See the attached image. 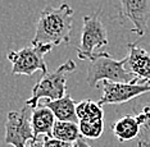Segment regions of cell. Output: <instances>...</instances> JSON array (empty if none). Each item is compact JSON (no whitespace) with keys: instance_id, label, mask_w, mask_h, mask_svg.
I'll list each match as a JSON object with an SVG mask.
<instances>
[{"instance_id":"cell-1","label":"cell","mask_w":150,"mask_h":147,"mask_svg":"<svg viewBox=\"0 0 150 147\" xmlns=\"http://www.w3.org/2000/svg\"><path fill=\"white\" fill-rule=\"evenodd\" d=\"M74 10L69 4L63 3L58 8L46 6L40 13L36 32L31 44H50L59 46L71 40Z\"/></svg>"},{"instance_id":"cell-2","label":"cell","mask_w":150,"mask_h":147,"mask_svg":"<svg viewBox=\"0 0 150 147\" xmlns=\"http://www.w3.org/2000/svg\"><path fill=\"white\" fill-rule=\"evenodd\" d=\"M76 63L68 59L52 73H45L32 88V96L26 101L31 109L39 106L41 100H57L66 95L67 78L76 70Z\"/></svg>"},{"instance_id":"cell-3","label":"cell","mask_w":150,"mask_h":147,"mask_svg":"<svg viewBox=\"0 0 150 147\" xmlns=\"http://www.w3.org/2000/svg\"><path fill=\"white\" fill-rule=\"evenodd\" d=\"M136 77L126 68V58L114 59L107 51H98L87 68V84L96 87L99 82H131Z\"/></svg>"},{"instance_id":"cell-4","label":"cell","mask_w":150,"mask_h":147,"mask_svg":"<svg viewBox=\"0 0 150 147\" xmlns=\"http://www.w3.org/2000/svg\"><path fill=\"white\" fill-rule=\"evenodd\" d=\"M54 49L50 44H31L21 50H12L8 53V59L12 63V74L32 76L40 70L47 73V65L44 56Z\"/></svg>"},{"instance_id":"cell-5","label":"cell","mask_w":150,"mask_h":147,"mask_svg":"<svg viewBox=\"0 0 150 147\" xmlns=\"http://www.w3.org/2000/svg\"><path fill=\"white\" fill-rule=\"evenodd\" d=\"M108 45L107 30L100 19V13L83 17L81 41L77 46V56L81 60H91L101 47Z\"/></svg>"},{"instance_id":"cell-6","label":"cell","mask_w":150,"mask_h":147,"mask_svg":"<svg viewBox=\"0 0 150 147\" xmlns=\"http://www.w3.org/2000/svg\"><path fill=\"white\" fill-rule=\"evenodd\" d=\"M31 108L26 105L19 110L9 111L5 122L4 142L13 147H26L28 141L36 138L31 127Z\"/></svg>"},{"instance_id":"cell-7","label":"cell","mask_w":150,"mask_h":147,"mask_svg":"<svg viewBox=\"0 0 150 147\" xmlns=\"http://www.w3.org/2000/svg\"><path fill=\"white\" fill-rule=\"evenodd\" d=\"M146 92H150V83L141 82L137 78L131 82L103 81V96L99 100V104L101 106L125 104Z\"/></svg>"},{"instance_id":"cell-8","label":"cell","mask_w":150,"mask_h":147,"mask_svg":"<svg viewBox=\"0 0 150 147\" xmlns=\"http://www.w3.org/2000/svg\"><path fill=\"white\" fill-rule=\"evenodd\" d=\"M119 18L122 22H131L132 32L142 37L150 20V0H119Z\"/></svg>"},{"instance_id":"cell-9","label":"cell","mask_w":150,"mask_h":147,"mask_svg":"<svg viewBox=\"0 0 150 147\" xmlns=\"http://www.w3.org/2000/svg\"><path fill=\"white\" fill-rule=\"evenodd\" d=\"M126 68L141 82L150 83V53L137 44H128Z\"/></svg>"},{"instance_id":"cell-10","label":"cell","mask_w":150,"mask_h":147,"mask_svg":"<svg viewBox=\"0 0 150 147\" xmlns=\"http://www.w3.org/2000/svg\"><path fill=\"white\" fill-rule=\"evenodd\" d=\"M55 117L47 106L39 104V106L31 109V127L35 137H52Z\"/></svg>"},{"instance_id":"cell-11","label":"cell","mask_w":150,"mask_h":147,"mask_svg":"<svg viewBox=\"0 0 150 147\" xmlns=\"http://www.w3.org/2000/svg\"><path fill=\"white\" fill-rule=\"evenodd\" d=\"M42 105H45L53 111L57 120H66V122H77L76 114V102L69 95H64L63 97L57 100H44Z\"/></svg>"},{"instance_id":"cell-12","label":"cell","mask_w":150,"mask_h":147,"mask_svg":"<svg viewBox=\"0 0 150 147\" xmlns=\"http://www.w3.org/2000/svg\"><path fill=\"white\" fill-rule=\"evenodd\" d=\"M112 132L119 142H128L139 137L140 123L134 115H125L117 119L112 125Z\"/></svg>"},{"instance_id":"cell-13","label":"cell","mask_w":150,"mask_h":147,"mask_svg":"<svg viewBox=\"0 0 150 147\" xmlns=\"http://www.w3.org/2000/svg\"><path fill=\"white\" fill-rule=\"evenodd\" d=\"M52 137L62 139L67 142H76L82 136L80 132V125L77 122H66V120H55L53 127Z\"/></svg>"},{"instance_id":"cell-14","label":"cell","mask_w":150,"mask_h":147,"mask_svg":"<svg viewBox=\"0 0 150 147\" xmlns=\"http://www.w3.org/2000/svg\"><path fill=\"white\" fill-rule=\"evenodd\" d=\"M76 114L78 120H98L104 118L101 105L93 100H82L78 102L76 105Z\"/></svg>"},{"instance_id":"cell-15","label":"cell","mask_w":150,"mask_h":147,"mask_svg":"<svg viewBox=\"0 0 150 147\" xmlns=\"http://www.w3.org/2000/svg\"><path fill=\"white\" fill-rule=\"evenodd\" d=\"M80 132L83 138L87 139H96L104 132V120L98 119V120H80Z\"/></svg>"},{"instance_id":"cell-16","label":"cell","mask_w":150,"mask_h":147,"mask_svg":"<svg viewBox=\"0 0 150 147\" xmlns=\"http://www.w3.org/2000/svg\"><path fill=\"white\" fill-rule=\"evenodd\" d=\"M135 117L140 123L139 141H150V104L145 105L141 110H135Z\"/></svg>"},{"instance_id":"cell-17","label":"cell","mask_w":150,"mask_h":147,"mask_svg":"<svg viewBox=\"0 0 150 147\" xmlns=\"http://www.w3.org/2000/svg\"><path fill=\"white\" fill-rule=\"evenodd\" d=\"M44 147H74V143L62 141V139L54 137H45L44 138Z\"/></svg>"},{"instance_id":"cell-18","label":"cell","mask_w":150,"mask_h":147,"mask_svg":"<svg viewBox=\"0 0 150 147\" xmlns=\"http://www.w3.org/2000/svg\"><path fill=\"white\" fill-rule=\"evenodd\" d=\"M26 147H44V139H41L40 137H36L31 139V141H28Z\"/></svg>"},{"instance_id":"cell-19","label":"cell","mask_w":150,"mask_h":147,"mask_svg":"<svg viewBox=\"0 0 150 147\" xmlns=\"http://www.w3.org/2000/svg\"><path fill=\"white\" fill-rule=\"evenodd\" d=\"M74 147H91V146L88 145L86 141H85L83 137H81L80 139H78V141L74 142Z\"/></svg>"},{"instance_id":"cell-20","label":"cell","mask_w":150,"mask_h":147,"mask_svg":"<svg viewBox=\"0 0 150 147\" xmlns=\"http://www.w3.org/2000/svg\"><path fill=\"white\" fill-rule=\"evenodd\" d=\"M137 147H150V141H139Z\"/></svg>"}]
</instances>
